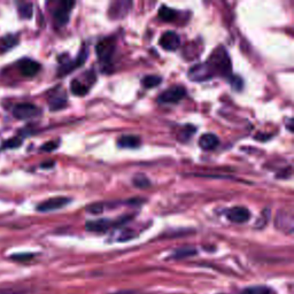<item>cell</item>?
<instances>
[{
    "mask_svg": "<svg viewBox=\"0 0 294 294\" xmlns=\"http://www.w3.org/2000/svg\"><path fill=\"white\" fill-rule=\"evenodd\" d=\"M240 294H277L275 289L265 285H255V286L245 287Z\"/></svg>",
    "mask_w": 294,
    "mask_h": 294,
    "instance_id": "18",
    "label": "cell"
},
{
    "mask_svg": "<svg viewBox=\"0 0 294 294\" xmlns=\"http://www.w3.org/2000/svg\"><path fill=\"white\" fill-rule=\"evenodd\" d=\"M21 144H22V139L15 137V138L7 140V142L3 145V148H18Z\"/></svg>",
    "mask_w": 294,
    "mask_h": 294,
    "instance_id": "26",
    "label": "cell"
},
{
    "mask_svg": "<svg viewBox=\"0 0 294 294\" xmlns=\"http://www.w3.org/2000/svg\"><path fill=\"white\" fill-rule=\"evenodd\" d=\"M0 294H21V292H18L16 289L13 288H5L0 289Z\"/></svg>",
    "mask_w": 294,
    "mask_h": 294,
    "instance_id": "33",
    "label": "cell"
},
{
    "mask_svg": "<svg viewBox=\"0 0 294 294\" xmlns=\"http://www.w3.org/2000/svg\"><path fill=\"white\" fill-rule=\"evenodd\" d=\"M213 76H214V72L212 71L207 62L195 64L188 70V78L194 82H205V80L211 79Z\"/></svg>",
    "mask_w": 294,
    "mask_h": 294,
    "instance_id": "4",
    "label": "cell"
},
{
    "mask_svg": "<svg viewBox=\"0 0 294 294\" xmlns=\"http://www.w3.org/2000/svg\"><path fill=\"white\" fill-rule=\"evenodd\" d=\"M103 209H104L103 205L94 204V205H92V206L88 207L87 211H88V213H92V214H99V213H103Z\"/></svg>",
    "mask_w": 294,
    "mask_h": 294,
    "instance_id": "31",
    "label": "cell"
},
{
    "mask_svg": "<svg viewBox=\"0 0 294 294\" xmlns=\"http://www.w3.org/2000/svg\"><path fill=\"white\" fill-rule=\"evenodd\" d=\"M13 115L18 120H29L40 115V110L34 104H19L13 108Z\"/></svg>",
    "mask_w": 294,
    "mask_h": 294,
    "instance_id": "3",
    "label": "cell"
},
{
    "mask_svg": "<svg viewBox=\"0 0 294 294\" xmlns=\"http://www.w3.org/2000/svg\"><path fill=\"white\" fill-rule=\"evenodd\" d=\"M58 142H48L46 144H44L42 147H40V150L42 151H46V152H51V151H54L58 148Z\"/></svg>",
    "mask_w": 294,
    "mask_h": 294,
    "instance_id": "29",
    "label": "cell"
},
{
    "mask_svg": "<svg viewBox=\"0 0 294 294\" xmlns=\"http://www.w3.org/2000/svg\"><path fill=\"white\" fill-rule=\"evenodd\" d=\"M67 105V98L66 94H63L62 92H56V93L52 94L50 98V108L52 111H58L61 110Z\"/></svg>",
    "mask_w": 294,
    "mask_h": 294,
    "instance_id": "17",
    "label": "cell"
},
{
    "mask_svg": "<svg viewBox=\"0 0 294 294\" xmlns=\"http://www.w3.org/2000/svg\"><path fill=\"white\" fill-rule=\"evenodd\" d=\"M207 64L211 67L212 71L219 72L223 76H231V60L227 50L223 46L215 48L214 52L207 60Z\"/></svg>",
    "mask_w": 294,
    "mask_h": 294,
    "instance_id": "1",
    "label": "cell"
},
{
    "mask_svg": "<svg viewBox=\"0 0 294 294\" xmlns=\"http://www.w3.org/2000/svg\"><path fill=\"white\" fill-rule=\"evenodd\" d=\"M176 11L171 10V8H169L167 6H161L160 11H159V16L161 20H163V21L166 22H172L174 20L176 19Z\"/></svg>",
    "mask_w": 294,
    "mask_h": 294,
    "instance_id": "20",
    "label": "cell"
},
{
    "mask_svg": "<svg viewBox=\"0 0 294 294\" xmlns=\"http://www.w3.org/2000/svg\"><path fill=\"white\" fill-rule=\"evenodd\" d=\"M275 227L285 233L293 232V217L287 212H279L276 217Z\"/></svg>",
    "mask_w": 294,
    "mask_h": 294,
    "instance_id": "10",
    "label": "cell"
},
{
    "mask_svg": "<svg viewBox=\"0 0 294 294\" xmlns=\"http://www.w3.org/2000/svg\"><path fill=\"white\" fill-rule=\"evenodd\" d=\"M220 144V140L214 134H205L200 137L199 146L205 151H212Z\"/></svg>",
    "mask_w": 294,
    "mask_h": 294,
    "instance_id": "14",
    "label": "cell"
},
{
    "mask_svg": "<svg viewBox=\"0 0 294 294\" xmlns=\"http://www.w3.org/2000/svg\"><path fill=\"white\" fill-rule=\"evenodd\" d=\"M32 257H34V254H16V255L12 256V259L15 260V261H20V262H22V261L31 260Z\"/></svg>",
    "mask_w": 294,
    "mask_h": 294,
    "instance_id": "32",
    "label": "cell"
},
{
    "mask_svg": "<svg viewBox=\"0 0 294 294\" xmlns=\"http://www.w3.org/2000/svg\"><path fill=\"white\" fill-rule=\"evenodd\" d=\"M185 94H186V90L183 86H171L168 90L162 92L159 95L158 100L161 104L178 103L180 99L184 98Z\"/></svg>",
    "mask_w": 294,
    "mask_h": 294,
    "instance_id": "6",
    "label": "cell"
},
{
    "mask_svg": "<svg viewBox=\"0 0 294 294\" xmlns=\"http://www.w3.org/2000/svg\"><path fill=\"white\" fill-rule=\"evenodd\" d=\"M19 14L22 19H30L34 14V5L31 3H23L19 6Z\"/></svg>",
    "mask_w": 294,
    "mask_h": 294,
    "instance_id": "22",
    "label": "cell"
},
{
    "mask_svg": "<svg viewBox=\"0 0 294 294\" xmlns=\"http://www.w3.org/2000/svg\"><path fill=\"white\" fill-rule=\"evenodd\" d=\"M116 43L114 38H104L100 40V42L96 44L95 46V52L96 55H98V59L104 63H108L111 61L115 52Z\"/></svg>",
    "mask_w": 294,
    "mask_h": 294,
    "instance_id": "2",
    "label": "cell"
},
{
    "mask_svg": "<svg viewBox=\"0 0 294 294\" xmlns=\"http://www.w3.org/2000/svg\"><path fill=\"white\" fill-rule=\"evenodd\" d=\"M88 88H90V85L86 84L85 82H83V80H80L78 78L71 80L70 90L72 92V94H75L77 96L85 95L88 92Z\"/></svg>",
    "mask_w": 294,
    "mask_h": 294,
    "instance_id": "16",
    "label": "cell"
},
{
    "mask_svg": "<svg viewBox=\"0 0 294 294\" xmlns=\"http://www.w3.org/2000/svg\"><path fill=\"white\" fill-rule=\"evenodd\" d=\"M195 132V128L194 127H191V126H187L186 128L182 130V134L179 135V139L180 140H187L190 139V137L194 134Z\"/></svg>",
    "mask_w": 294,
    "mask_h": 294,
    "instance_id": "27",
    "label": "cell"
},
{
    "mask_svg": "<svg viewBox=\"0 0 294 294\" xmlns=\"http://www.w3.org/2000/svg\"><path fill=\"white\" fill-rule=\"evenodd\" d=\"M292 123H293V120L289 119V120H288V130H289V131H292V129H293Z\"/></svg>",
    "mask_w": 294,
    "mask_h": 294,
    "instance_id": "35",
    "label": "cell"
},
{
    "mask_svg": "<svg viewBox=\"0 0 294 294\" xmlns=\"http://www.w3.org/2000/svg\"><path fill=\"white\" fill-rule=\"evenodd\" d=\"M135 236L136 233H134L131 230H124L121 232V235L119 236V240H130L134 238Z\"/></svg>",
    "mask_w": 294,
    "mask_h": 294,
    "instance_id": "30",
    "label": "cell"
},
{
    "mask_svg": "<svg viewBox=\"0 0 294 294\" xmlns=\"http://www.w3.org/2000/svg\"><path fill=\"white\" fill-rule=\"evenodd\" d=\"M54 166V162L53 161H50V162H44V163H42V168H52Z\"/></svg>",
    "mask_w": 294,
    "mask_h": 294,
    "instance_id": "34",
    "label": "cell"
},
{
    "mask_svg": "<svg viewBox=\"0 0 294 294\" xmlns=\"http://www.w3.org/2000/svg\"><path fill=\"white\" fill-rule=\"evenodd\" d=\"M231 84H232L233 88H235V90H237V91L241 90V88H243V85H244L243 79L238 77V76H233V77H231Z\"/></svg>",
    "mask_w": 294,
    "mask_h": 294,
    "instance_id": "28",
    "label": "cell"
},
{
    "mask_svg": "<svg viewBox=\"0 0 294 294\" xmlns=\"http://www.w3.org/2000/svg\"><path fill=\"white\" fill-rule=\"evenodd\" d=\"M75 6L74 2H62L54 12V20L58 26H63L69 21V16L72 7Z\"/></svg>",
    "mask_w": 294,
    "mask_h": 294,
    "instance_id": "7",
    "label": "cell"
},
{
    "mask_svg": "<svg viewBox=\"0 0 294 294\" xmlns=\"http://www.w3.org/2000/svg\"><path fill=\"white\" fill-rule=\"evenodd\" d=\"M161 82H162V77H161V76H158V75L145 76L142 80L143 86L146 87V88H152V87L158 86V85H160Z\"/></svg>",
    "mask_w": 294,
    "mask_h": 294,
    "instance_id": "21",
    "label": "cell"
},
{
    "mask_svg": "<svg viewBox=\"0 0 294 294\" xmlns=\"http://www.w3.org/2000/svg\"><path fill=\"white\" fill-rule=\"evenodd\" d=\"M19 43V38L13 35H8L0 40V50L3 52H7L12 50V48L16 46V44Z\"/></svg>",
    "mask_w": 294,
    "mask_h": 294,
    "instance_id": "19",
    "label": "cell"
},
{
    "mask_svg": "<svg viewBox=\"0 0 294 294\" xmlns=\"http://www.w3.org/2000/svg\"><path fill=\"white\" fill-rule=\"evenodd\" d=\"M195 253L197 251L194 248H180V249H177L171 257H174V259H184V257L194 255Z\"/></svg>",
    "mask_w": 294,
    "mask_h": 294,
    "instance_id": "24",
    "label": "cell"
},
{
    "mask_svg": "<svg viewBox=\"0 0 294 294\" xmlns=\"http://www.w3.org/2000/svg\"><path fill=\"white\" fill-rule=\"evenodd\" d=\"M160 45L166 51H175L180 45L179 36L174 31H167L160 38Z\"/></svg>",
    "mask_w": 294,
    "mask_h": 294,
    "instance_id": "9",
    "label": "cell"
},
{
    "mask_svg": "<svg viewBox=\"0 0 294 294\" xmlns=\"http://www.w3.org/2000/svg\"><path fill=\"white\" fill-rule=\"evenodd\" d=\"M140 138L137 136L128 135V136H122L118 140V145L121 148H137L140 146Z\"/></svg>",
    "mask_w": 294,
    "mask_h": 294,
    "instance_id": "15",
    "label": "cell"
},
{
    "mask_svg": "<svg viewBox=\"0 0 294 294\" xmlns=\"http://www.w3.org/2000/svg\"><path fill=\"white\" fill-rule=\"evenodd\" d=\"M111 227H115V222L110 221L107 219L103 220H95V221H88L85 224V228L87 231L92 232H106L111 229Z\"/></svg>",
    "mask_w": 294,
    "mask_h": 294,
    "instance_id": "12",
    "label": "cell"
},
{
    "mask_svg": "<svg viewBox=\"0 0 294 294\" xmlns=\"http://www.w3.org/2000/svg\"><path fill=\"white\" fill-rule=\"evenodd\" d=\"M70 201L71 200L69 198H67V197H55V198H51L43 201L42 204L37 206V211L42 213L58 211V209H61L64 206H67Z\"/></svg>",
    "mask_w": 294,
    "mask_h": 294,
    "instance_id": "5",
    "label": "cell"
},
{
    "mask_svg": "<svg viewBox=\"0 0 294 294\" xmlns=\"http://www.w3.org/2000/svg\"><path fill=\"white\" fill-rule=\"evenodd\" d=\"M132 183H134L135 186L138 187V188H146L151 185L150 179H148L147 177L143 174L136 175L134 178H132Z\"/></svg>",
    "mask_w": 294,
    "mask_h": 294,
    "instance_id": "23",
    "label": "cell"
},
{
    "mask_svg": "<svg viewBox=\"0 0 294 294\" xmlns=\"http://www.w3.org/2000/svg\"><path fill=\"white\" fill-rule=\"evenodd\" d=\"M132 4L122 0V2H115L110 6V16L113 19H119L123 18L129 11H130Z\"/></svg>",
    "mask_w": 294,
    "mask_h": 294,
    "instance_id": "13",
    "label": "cell"
},
{
    "mask_svg": "<svg viewBox=\"0 0 294 294\" xmlns=\"http://www.w3.org/2000/svg\"><path fill=\"white\" fill-rule=\"evenodd\" d=\"M227 217L233 223H245L251 219V213L247 208L243 206H236L229 209L227 212Z\"/></svg>",
    "mask_w": 294,
    "mask_h": 294,
    "instance_id": "8",
    "label": "cell"
},
{
    "mask_svg": "<svg viewBox=\"0 0 294 294\" xmlns=\"http://www.w3.org/2000/svg\"><path fill=\"white\" fill-rule=\"evenodd\" d=\"M19 68L23 76H26V77H32V76L38 74V71L40 70V64L31 59H23L20 61Z\"/></svg>",
    "mask_w": 294,
    "mask_h": 294,
    "instance_id": "11",
    "label": "cell"
},
{
    "mask_svg": "<svg viewBox=\"0 0 294 294\" xmlns=\"http://www.w3.org/2000/svg\"><path fill=\"white\" fill-rule=\"evenodd\" d=\"M87 54H88L87 47H86V46H84V47L82 48V50H80L78 56H77V58H76V60H75V62H74V63H75V68H76V67H80L84 62L86 61Z\"/></svg>",
    "mask_w": 294,
    "mask_h": 294,
    "instance_id": "25",
    "label": "cell"
}]
</instances>
